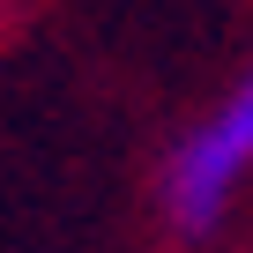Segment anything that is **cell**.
Masks as SVG:
<instances>
[{
    "mask_svg": "<svg viewBox=\"0 0 253 253\" xmlns=\"http://www.w3.org/2000/svg\"><path fill=\"white\" fill-rule=\"evenodd\" d=\"M246 164H253V75L194 126V142L171 164V209H179V223H194V231L216 223L223 201H231V186L246 179Z\"/></svg>",
    "mask_w": 253,
    "mask_h": 253,
    "instance_id": "cell-1",
    "label": "cell"
}]
</instances>
